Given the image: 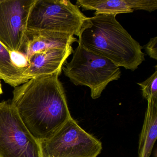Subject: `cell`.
I'll return each mask as SVG.
<instances>
[{"label":"cell","mask_w":157,"mask_h":157,"mask_svg":"<svg viewBox=\"0 0 157 157\" xmlns=\"http://www.w3.org/2000/svg\"><path fill=\"white\" fill-rule=\"evenodd\" d=\"M78 39L74 36L47 31H26L25 38L19 54L26 60L36 52L50 49H66Z\"/></svg>","instance_id":"cell-9"},{"label":"cell","mask_w":157,"mask_h":157,"mask_svg":"<svg viewBox=\"0 0 157 157\" xmlns=\"http://www.w3.org/2000/svg\"><path fill=\"white\" fill-rule=\"evenodd\" d=\"M0 157H41L39 142L9 101L0 102Z\"/></svg>","instance_id":"cell-6"},{"label":"cell","mask_w":157,"mask_h":157,"mask_svg":"<svg viewBox=\"0 0 157 157\" xmlns=\"http://www.w3.org/2000/svg\"><path fill=\"white\" fill-rule=\"evenodd\" d=\"M154 73L143 82L137 83L141 88L142 96L147 101L151 98H157V67Z\"/></svg>","instance_id":"cell-13"},{"label":"cell","mask_w":157,"mask_h":157,"mask_svg":"<svg viewBox=\"0 0 157 157\" xmlns=\"http://www.w3.org/2000/svg\"><path fill=\"white\" fill-rule=\"evenodd\" d=\"M139 140L138 157H150L157 137V98L148 100Z\"/></svg>","instance_id":"cell-11"},{"label":"cell","mask_w":157,"mask_h":157,"mask_svg":"<svg viewBox=\"0 0 157 157\" xmlns=\"http://www.w3.org/2000/svg\"><path fill=\"white\" fill-rule=\"evenodd\" d=\"M76 3L82 10H94V13L117 15L140 10L152 12L157 10V0H78Z\"/></svg>","instance_id":"cell-10"},{"label":"cell","mask_w":157,"mask_h":157,"mask_svg":"<svg viewBox=\"0 0 157 157\" xmlns=\"http://www.w3.org/2000/svg\"><path fill=\"white\" fill-rule=\"evenodd\" d=\"M72 46L66 49H50L36 52L27 59L23 74L29 79L46 75L61 74L63 66L73 53Z\"/></svg>","instance_id":"cell-8"},{"label":"cell","mask_w":157,"mask_h":157,"mask_svg":"<svg viewBox=\"0 0 157 157\" xmlns=\"http://www.w3.org/2000/svg\"><path fill=\"white\" fill-rule=\"evenodd\" d=\"M34 0H0V43L19 53L26 32V21Z\"/></svg>","instance_id":"cell-7"},{"label":"cell","mask_w":157,"mask_h":157,"mask_svg":"<svg viewBox=\"0 0 157 157\" xmlns=\"http://www.w3.org/2000/svg\"><path fill=\"white\" fill-rule=\"evenodd\" d=\"M78 44L71 60L62 68L63 72L74 85L89 87L91 97L95 100L110 82L120 78L121 70L109 59Z\"/></svg>","instance_id":"cell-3"},{"label":"cell","mask_w":157,"mask_h":157,"mask_svg":"<svg viewBox=\"0 0 157 157\" xmlns=\"http://www.w3.org/2000/svg\"><path fill=\"white\" fill-rule=\"evenodd\" d=\"M39 143L41 157H97L102 149L101 141L82 129L72 117Z\"/></svg>","instance_id":"cell-5"},{"label":"cell","mask_w":157,"mask_h":157,"mask_svg":"<svg viewBox=\"0 0 157 157\" xmlns=\"http://www.w3.org/2000/svg\"><path fill=\"white\" fill-rule=\"evenodd\" d=\"M94 15L87 18L78 43L119 67L131 71L136 70L145 60L139 43L118 22L116 14Z\"/></svg>","instance_id":"cell-2"},{"label":"cell","mask_w":157,"mask_h":157,"mask_svg":"<svg viewBox=\"0 0 157 157\" xmlns=\"http://www.w3.org/2000/svg\"><path fill=\"white\" fill-rule=\"evenodd\" d=\"M2 93H3V91H2L1 82V79H0V96H1V95Z\"/></svg>","instance_id":"cell-15"},{"label":"cell","mask_w":157,"mask_h":157,"mask_svg":"<svg viewBox=\"0 0 157 157\" xmlns=\"http://www.w3.org/2000/svg\"><path fill=\"white\" fill-rule=\"evenodd\" d=\"M24 68L15 64L11 52L0 43V79L15 88L29 81L23 74Z\"/></svg>","instance_id":"cell-12"},{"label":"cell","mask_w":157,"mask_h":157,"mask_svg":"<svg viewBox=\"0 0 157 157\" xmlns=\"http://www.w3.org/2000/svg\"><path fill=\"white\" fill-rule=\"evenodd\" d=\"M87 18L69 0H34L27 17L26 31L56 32L79 37Z\"/></svg>","instance_id":"cell-4"},{"label":"cell","mask_w":157,"mask_h":157,"mask_svg":"<svg viewBox=\"0 0 157 157\" xmlns=\"http://www.w3.org/2000/svg\"><path fill=\"white\" fill-rule=\"evenodd\" d=\"M60 73L31 79L14 88L11 103L38 141L52 136L72 117Z\"/></svg>","instance_id":"cell-1"},{"label":"cell","mask_w":157,"mask_h":157,"mask_svg":"<svg viewBox=\"0 0 157 157\" xmlns=\"http://www.w3.org/2000/svg\"><path fill=\"white\" fill-rule=\"evenodd\" d=\"M147 55L153 59L157 60V37L151 38L147 44L142 47Z\"/></svg>","instance_id":"cell-14"}]
</instances>
